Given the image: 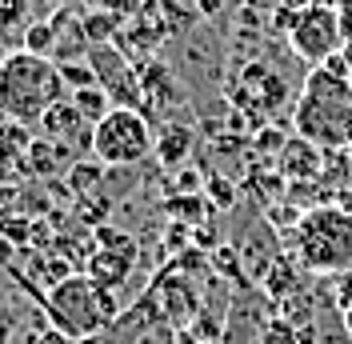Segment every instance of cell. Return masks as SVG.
<instances>
[{"label":"cell","instance_id":"cell-1","mask_svg":"<svg viewBox=\"0 0 352 344\" xmlns=\"http://www.w3.org/2000/svg\"><path fill=\"white\" fill-rule=\"evenodd\" d=\"M296 132L320 149H349L352 140V65L344 52L308 72L296 100Z\"/></svg>","mask_w":352,"mask_h":344},{"label":"cell","instance_id":"cell-15","mask_svg":"<svg viewBox=\"0 0 352 344\" xmlns=\"http://www.w3.org/2000/svg\"><path fill=\"white\" fill-rule=\"evenodd\" d=\"M192 149H197V132L184 129V125H164L156 136V156L164 169H180L192 156Z\"/></svg>","mask_w":352,"mask_h":344},{"label":"cell","instance_id":"cell-28","mask_svg":"<svg viewBox=\"0 0 352 344\" xmlns=\"http://www.w3.org/2000/svg\"><path fill=\"white\" fill-rule=\"evenodd\" d=\"M12 257H16V244L8 237H0V264H12Z\"/></svg>","mask_w":352,"mask_h":344},{"label":"cell","instance_id":"cell-9","mask_svg":"<svg viewBox=\"0 0 352 344\" xmlns=\"http://www.w3.org/2000/svg\"><path fill=\"white\" fill-rule=\"evenodd\" d=\"M92 129H96V125H88L85 112L72 105L68 96L60 100V105L48 108V112H44V120H41V132H44V136H52V140L68 144L76 156L92 152Z\"/></svg>","mask_w":352,"mask_h":344},{"label":"cell","instance_id":"cell-32","mask_svg":"<svg viewBox=\"0 0 352 344\" xmlns=\"http://www.w3.org/2000/svg\"><path fill=\"white\" fill-rule=\"evenodd\" d=\"M344 152H349V160H352V140H349V149H344Z\"/></svg>","mask_w":352,"mask_h":344},{"label":"cell","instance_id":"cell-7","mask_svg":"<svg viewBox=\"0 0 352 344\" xmlns=\"http://www.w3.org/2000/svg\"><path fill=\"white\" fill-rule=\"evenodd\" d=\"M88 65L96 68V80H100V88L109 92L116 105H132L136 108V100H140V76H136V68H132V61L116 48V44H92L88 48Z\"/></svg>","mask_w":352,"mask_h":344},{"label":"cell","instance_id":"cell-23","mask_svg":"<svg viewBox=\"0 0 352 344\" xmlns=\"http://www.w3.org/2000/svg\"><path fill=\"white\" fill-rule=\"evenodd\" d=\"M212 260H217V268L224 272V277H236V280H241V257H236L232 248H217V252H212Z\"/></svg>","mask_w":352,"mask_h":344},{"label":"cell","instance_id":"cell-31","mask_svg":"<svg viewBox=\"0 0 352 344\" xmlns=\"http://www.w3.org/2000/svg\"><path fill=\"white\" fill-rule=\"evenodd\" d=\"M340 321H344V332H349V341H352V308H344V312H340Z\"/></svg>","mask_w":352,"mask_h":344},{"label":"cell","instance_id":"cell-26","mask_svg":"<svg viewBox=\"0 0 352 344\" xmlns=\"http://www.w3.org/2000/svg\"><path fill=\"white\" fill-rule=\"evenodd\" d=\"M336 308H340V312L352 308V272H340V297H336Z\"/></svg>","mask_w":352,"mask_h":344},{"label":"cell","instance_id":"cell-8","mask_svg":"<svg viewBox=\"0 0 352 344\" xmlns=\"http://www.w3.org/2000/svg\"><path fill=\"white\" fill-rule=\"evenodd\" d=\"M288 85L280 80V72L272 65H248L236 80V108H252V112H264L272 116L276 108L285 105Z\"/></svg>","mask_w":352,"mask_h":344},{"label":"cell","instance_id":"cell-33","mask_svg":"<svg viewBox=\"0 0 352 344\" xmlns=\"http://www.w3.org/2000/svg\"><path fill=\"white\" fill-rule=\"evenodd\" d=\"M208 344H217V341H208Z\"/></svg>","mask_w":352,"mask_h":344},{"label":"cell","instance_id":"cell-10","mask_svg":"<svg viewBox=\"0 0 352 344\" xmlns=\"http://www.w3.org/2000/svg\"><path fill=\"white\" fill-rule=\"evenodd\" d=\"M76 160H80V156L68 149V144H60V140H52V136L41 132L16 172H21L24 180H52V176H60V172H65L68 164H76Z\"/></svg>","mask_w":352,"mask_h":344},{"label":"cell","instance_id":"cell-5","mask_svg":"<svg viewBox=\"0 0 352 344\" xmlns=\"http://www.w3.org/2000/svg\"><path fill=\"white\" fill-rule=\"evenodd\" d=\"M156 152V132L144 108L112 105V112L92 129V156L104 169H132Z\"/></svg>","mask_w":352,"mask_h":344},{"label":"cell","instance_id":"cell-6","mask_svg":"<svg viewBox=\"0 0 352 344\" xmlns=\"http://www.w3.org/2000/svg\"><path fill=\"white\" fill-rule=\"evenodd\" d=\"M288 44L292 52L308 61V65H324L329 56L344 52V28H340V12L332 4H308L288 21Z\"/></svg>","mask_w":352,"mask_h":344},{"label":"cell","instance_id":"cell-14","mask_svg":"<svg viewBox=\"0 0 352 344\" xmlns=\"http://www.w3.org/2000/svg\"><path fill=\"white\" fill-rule=\"evenodd\" d=\"M32 125H21L12 116H0V169H21V160L32 149Z\"/></svg>","mask_w":352,"mask_h":344},{"label":"cell","instance_id":"cell-24","mask_svg":"<svg viewBox=\"0 0 352 344\" xmlns=\"http://www.w3.org/2000/svg\"><path fill=\"white\" fill-rule=\"evenodd\" d=\"M208 189H212V204H217V208H228V204H232V200H236V189H232V184H228V180H220V176H212V180H208Z\"/></svg>","mask_w":352,"mask_h":344},{"label":"cell","instance_id":"cell-11","mask_svg":"<svg viewBox=\"0 0 352 344\" xmlns=\"http://www.w3.org/2000/svg\"><path fill=\"white\" fill-rule=\"evenodd\" d=\"M52 32H56V48H52V61L65 65V61H85L88 48H92V36H88L85 17H76L72 8H60L52 17Z\"/></svg>","mask_w":352,"mask_h":344},{"label":"cell","instance_id":"cell-2","mask_svg":"<svg viewBox=\"0 0 352 344\" xmlns=\"http://www.w3.org/2000/svg\"><path fill=\"white\" fill-rule=\"evenodd\" d=\"M65 76L52 56L41 52H8L0 61V116H12L21 125H41L44 112L65 100Z\"/></svg>","mask_w":352,"mask_h":344},{"label":"cell","instance_id":"cell-3","mask_svg":"<svg viewBox=\"0 0 352 344\" xmlns=\"http://www.w3.org/2000/svg\"><path fill=\"white\" fill-rule=\"evenodd\" d=\"M292 257L316 277L352 272V213L340 204H316L292 224Z\"/></svg>","mask_w":352,"mask_h":344},{"label":"cell","instance_id":"cell-25","mask_svg":"<svg viewBox=\"0 0 352 344\" xmlns=\"http://www.w3.org/2000/svg\"><path fill=\"white\" fill-rule=\"evenodd\" d=\"M24 17V0H0V28L16 24Z\"/></svg>","mask_w":352,"mask_h":344},{"label":"cell","instance_id":"cell-19","mask_svg":"<svg viewBox=\"0 0 352 344\" xmlns=\"http://www.w3.org/2000/svg\"><path fill=\"white\" fill-rule=\"evenodd\" d=\"M168 213L184 216V220L192 224L197 216H204V213H208V204H204L200 196H192V193H180V196H173V204H168ZM192 228H197V224H192Z\"/></svg>","mask_w":352,"mask_h":344},{"label":"cell","instance_id":"cell-12","mask_svg":"<svg viewBox=\"0 0 352 344\" xmlns=\"http://www.w3.org/2000/svg\"><path fill=\"white\" fill-rule=\"evenodd\" d=\"M320 164H324V149L320 144H312L308 136L296 132V140H285L280 144V164L276 169L285 172V176H296V180H312V176H320Z\"/></svg>","mask_w":352,"mask_h":344},{"label":"cell","instance_id":"cell-17","mask_svg":"<svg viewBox=\"0 0 352 344\" xmlns=\"http://www.w3.org/2000/svg\"><path fill=\"white\" fill-rule=\"evenodd\" d=\"M21 41H24L21 48H28V52L52 56V48H56V32H52V21H36V24H28Z\"/></svg>","mask_w":352,"mask_h":344},{"label":"cell","instance_id":"cell-22","mask_svg":"<svg viewBox=\"0 0 352 344\" xmlns=\"http://www.w3.org/2000/svg\"><path fill=\"white\" fill-rule=\"evenodd\" d=\"M21 196H24L21 184H8V180H0V216L16 213V208H21Z\"/></svg>","mask_w":352,"mask_h":344},{"label":"cell","instance_id":"cell-20","mask_svg":"<svg viewBox=\"0 0 352 344\" xmlns=\"http://www.w3.org/2000/svg\"><path fill=\"white\" fill-rule=\"evenodd\" d=\"M28 228H32V220H24V216H0V237H8L12 244H24L32 237Z\"/></svg>","mask_w":352,"mask_h":344},{"label":"cell","instance_id":"cell-21","mask_svg":"<svg viewBox=\"0 0 352 344\" xmlns=\"http://www.w3.org/2000/svg\"><path fill=\"white\" fill-rule=\"evenodd\" d=\"M28 344H80V341H76L72 332H65L60 324H44V328H41V332H36Z\"/></svg>","mask_w":352,"mask_h":344},{"label":"cell","instance_id":"cell-30","mask_svg":"<svg viewBox=\"0 0 352 344\" xmlns=\"http://www.w3.org/2000/svg\"><path fill=\"white\" fill-rule=\"evenodd\" d=\"M0 344H12V321L0 316Z\"/></svg>","mask_w":352,"mask_h":344},{"label":"cell","instance_id":"cell-18","mask_svg":"<svg viewBox=\"0 0 352 344\" xmlns=\"http://www.w3.org/2000/svg\"><path fill=\"white\" fill-rule=\"evenodd\" d=\"M60 76H65V85H68V88L100 85V80H96V68L88 65V56H85V61H65V65H60Z\"/></svg>","mask_w":352,"mask_h":344},{"label":"cell","instance_id":"cell-13","mask_svg":"<svg viewBox=\"0 0 352 344\" xmlns=\"http://www.w3.org/2000/svg\"><path fill=\"white\" fill-rule=\"evenodd\" d=\"M132 264H136V252H124V248H100V244H96V252L88 257L85 272L96 280V284H104V288H120V284L132 277Z\"/></svg>","mask_w":352,"mask_h":344},{"label":"cell","instance_id":"cell-27","mask_svg":"<svg viewBox=\"0 0 352 344\" xmlns=\"http://www.w3.org/2000/svg\"><path fill=\"white\" fill-rule=\"evenodd\" d=\"M336 12H340V28H344V41L352 44V0H340V4H336Z\"/></svg>","mask_w":352,"mask_h":344},{"label":"cell","instance_id":"cell-4","mask_svg":"<svg viewBox=\"0 0 352 344\" xmlns=\"http://www.w3.org/2000/svg\"><path fill=\"white\" fill-rule=\"evenodd\" d=\"M44 312L48 324H60L65 332H72L76 341L88 336H100L104 328L116 324V301H112V288L96 284L88 272H68L60 284H52L44 292Z\"/></svg>","mask_w":352,"mask_h":344},{"label":"cell","instance_id":"cell-29","mask_svg":"<svg viewBox=\"0 0 352 344\" xmlns=\"http://www.w3.org/2000/svg\"><path fill=\"white\" fill-rule=\"evenodd\" d=\"M197 184H200V180H197V172H188V169L180 172V189H184V193H192Z\"/></svg>","mask_w":352,"mask_h":344},{"label":"cell","instance_id":"cell-16","mask_svg":"<svg viewBox=\"0 0 352 344\" xmlns=\"http://www.w3.org/2000/svg\"><path fill=\"white\" fill-rule=\"evenodd\" d=\"M68 100H72V105H76L80 112H85V120H88V125H100V120H104V116L112 112V105H116V100H112V96H109V92H104L100 85L72 88V96H68Z\"/></svg>","mask_w":352,"mask_h":344}]
</instances>
